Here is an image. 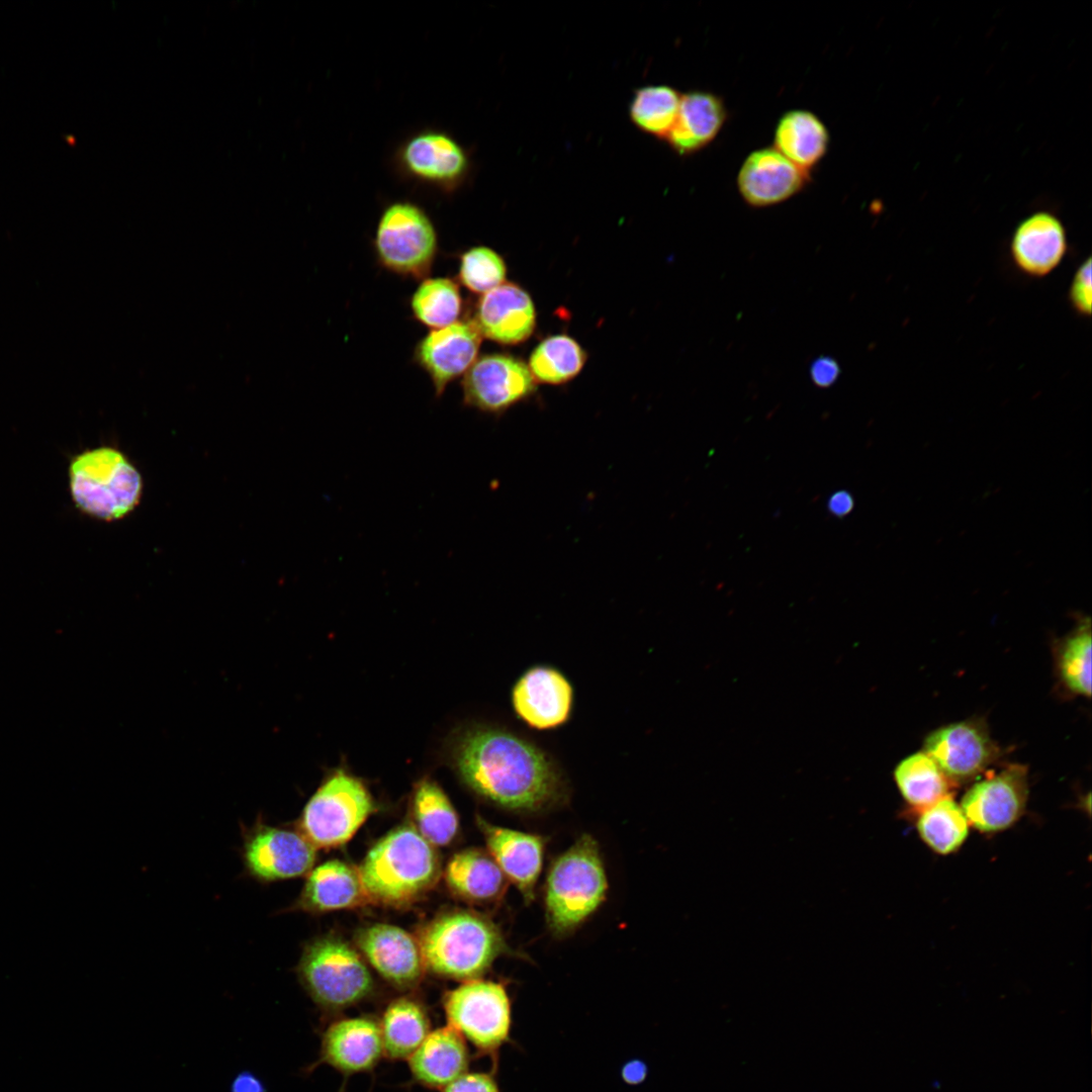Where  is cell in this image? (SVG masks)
<instances>
[{"label": "cell", "mask_w": 1092, "mask_h": 1092, "mask_svg": "<svg viewBox=\"0 0 1092 1092\" xmlns=\"http://www.w3.org/2000/svg\"><path fill=\"white\" fill-rule=\"evenodd\" d=\"M950 782H967L982 772L998 755L987 728L979 721L941 727L927 736L924 751Z\"/></svg>", "instance_id": "16"}, {"label": "cell", "mask_w": 1092, "mask_h": 1092, "mask_svg": "<svg viewBox=\"0 0 1092 1092\" xmlns=\"http://www.w3.org/2000/svg\"><path fill=\"white\" fill-rule=\"evenodd\" d=\"M726 119L727 110L719 96L690 91L680 96L677 116L665 140L676 154L692 155L717 136Z\"/></svg>", "instance_id": "24"}, {"label": "cell", "mask_w": 1092, "mask_h": 1092, "mask_svg": "<svg viewBox=\"0 0 1092 1092\" xmlns=\"http://www.w3.org/2000/svg\"><path fill=\"white\" fill-rule=\"evenodd\" d=\"M392 165L402 179L445 194L464 186L472 170L468 150L448 131L434 127L406 136L395 149Z\"/></svg>", "instance_id": "10"}, {"label": "cell", "mask_w": 1092, "mask_h": 1092, "mask_svg": "<svg viewBox=\"0 0 1092 1092\" xmlns=\"http://www.w3.org/2000/svg\"><path fill=\"white\" fill-rule=\"evenodd\" d=\"M917 829L931 849L948 854L966 840L969 822L961 806L947 796L921 811Z\"/></svg>", "instance_id": "34"}, {"label": "cell", "mask_w": 1092, "mask_h": 1092, "mask_svg": "<svg viewBox=\"0 0 1092 1092\" xmlns=\"http://www.w3.org/2000/svg\"><path fill=\"white\" fill-rule=\"evenodd\" d=\"M384 1058L377 1018L368 1015L331 1019L320 1028L317 1058L303 1068L305 1075L322 1065L343 1076L341 1092L354 1075L372 1073Z\"/></svg>", "instance_id": "12"}, {"label": "cell", "mask_w": 1092, "mask_h": 1092, "mask_svg": "<svg viewBox=\"0 0 1092 1092\" xmlns=\"http://www.w3.org/2000/svg\"><path fill=\"white\" fill-rule=\"evenodd\" d=\"M241 828L244 872L251 879L269 884L311 871L315 847L300 832L268 825L261 815Z\"/></svg>", "instance_id": "11"}, {"label": "cell", "mask_w": 1092, "mask_h": 1092, "mask_svg": "<svg viewBox=\"0 0 1092 1092\" xmlns=\"http://www.w3.org/2000/svg\"><path fill=\"white\" fill-rule=\"evenodd\" d=\"M411 308L416 320L430 329L455 324L463 309L459 286L448 277L426 278L412 295Z\"/></svg>", "instance_id": "31"}, {"label": "cell", "mask_w": 1092, "mask_h": 1092, "mask_svg": "<svg viewBox=\"0 0 1092 1092\" xmlns=\"http://www.w3.org/2000/svg\"><path fill=\"white\" fill-rule=\"evenodd\" d=\"M440 1092H500L492 1073L467 1071Z\"/></svg>", "instance_id": "38"}, {"label": "cell", "mask_w": 1092, "mask_h": 1092, "mask_svg": "<svg viewBox=\"0 0 1092 1092\" xmlns=\"http://www.w3.org/2000/svg\"><path fill=\"white\" fill-rule=\"evenodd\" d=\"M607 888L597 841L581 835L549 872L545 903L550 928L564 933L577 926L601 905Z\"/></svg>", "instance_id": "4"}, {"label": "cell", "mask_w": 1092, "mask_h": 1092, "mask_svg": "<svg viewBox=\"0 0 1092 1092\" xmlns=\"http://www.w3.org/2000/svg\"><path fill=\"white\" fill-rule=\"evenodd\" d=\"M373 810L363 784L338 771L306 803L298 820L299 832L315 848L340 846L352 838Z\"/></svg>", "instance_id": "9"}, {"label": "cell", "mask_w": 1092, "mask_h": 1092, "mask_svg": "<svg viewBox=\"0 0 1092 1092\" xmlns=\"http://www.w3.org/2000/svg\"><path fill=\"white\" fill-rule=\"evenodd\" d=\"M481 337L513 345L527 340L536 326L535 306L530 295L514 283L482 294L471 320Z\"/></svg>", "instance_id": "20"}, {"label": "cell", "mask_w": 1092, "mask_h": 1092, "mask_svg": "<svg viewBox=\"0 0 1092 1092\" xmlns=\"http://www.w3.org/2000/svg\"><path fill=\"white\" fill-rule=\"evenodd\" d=\"M373 246L383 268L420 279L431 272L439 250L438 233L423 207L410 200H395L379 216Z\"/></svg>", "instance_id": "8"}, {"label": "cell", "mask_w": 1092, "mask_h": 1092, "mask_svg": "<svg viewBox=\"0 0 1092 1092\" xmlns=\"http://www.w3.org/2000/svg\"><path fill=\"white\" fill-rule=\"evenodd\" d=\"M506 275L504 259L488 247H472L459 257L458 278L471 292L484 294L502 285Z\"/></svg>", "instance_id": "36"}, {"label": "cell", "mask_w": 1092, "mask_h": 1092, "mask_svg": "<svg viewBox=\"0 0 1092 1092\" xmlns=\"http://www.w3.org/2000/svg\"><path fill=\"white\" fill-rule=\"evenodd\" d=\"M454 759L471 790L509 810L545 809L565 793L556 761L532 741L503 728L466 730L457 741Z\"/></svg>", "instance_id": "1"}, {"label": "cell", "mask_w": 1092, "mask_h": 1092, "mask_svg": "<svg viewBox=\"0 0 1092 1092\" xmlns=\"http://www.w3.org/2000/svg\"><path fill=\"white\" fill-rule=\"evenodd\" d=\"M406 1061L414 1084L441 1091L468 1071L471 1060L468 1043L446 1025L432 1029Z\"/></svg>", "instance_id": "22"}, {"label": "cell", "mask_w": 1092, "mask_h": 1092, "mask_svg": "<svg viewBox=\"0 0 1092 1092\" xmlns=\"http://www.w3.org/2000/svg\"><path fill=\"white\" fill-rule=\"evenodd\" d=\"M586 355L571 337L555 335L544 339L532 352L529 370L534 380L561 384L575 377L585 363Z\"/></svg>", "instance_id": "32"}, {"label": "cell", "mask_w": 1092, "mask_h": 1092, "mask_svg": "<svg viewBox=\"0 0 1092 1092\" xmlns=\"http://www.w3.org/2000/svg\"><path fill=\"white\" fill-rule=\"evenodd\" d=\"M1068 249L1061 220L1046 211L1024 218L1015 229L1010 252L1015 265L1026 275L1043 277L1054 271Z\"/></svg>", "instance_id": "23"}, {"label": "cell", "mask_w": 1092, "mask_h": 1092, "mask_svg": "<svg viewBox=\"0 0 1092 1092\" xmlns=\"http://www.w3.org/2000/svg\"><path fill=\"white\" fill-rule=\"evenodd\" d=\"M1091 258L1089 257L1077 269L1068 293L1071 305L1082 315L1091 314Z\"/></svg>", "instance_id": "37"}, {"label": "cell", "mask_w": 1092, "mask_h": 1092, "mask_svg": "<svg viewBox=\"0 0 1092 1092\" xmlns=\"http://www.w3.org/2000/svg\"><path fill=\"white\" fill-rule=\"evenodd\" d=\"M481 338L472 321H459L433 330L418 342L414 360L430 376L437 397L476 361Z\"/></svg>", "instance_id": "17"}, {"label": "cell", "mask_w": 1092, "mask_h": 1092, "mask_svg": "<svg viewBox=\"0 0 1092 1092\" xmlns=\"http://www.w3.org/2000/svg\"><path fill=\"white\" fill-rule=\"evenodd\" d=\"M442 1004L447 1025L480 1056L496 1062L512 1031V1007L505 987L492 981H466L447 991Z\"/></svg>", "instance_id": "7"}, {"label": "cell", "mask_w": 1092, "mask_h": 1092, "mask_svg": "<svg viewBox=\"0 0 1092 1092\" xmlns=\"http://www.w3.org/2000/svg\"><path fill=\"white\" fill-rule=\"evenodd\" d=\"M297 974L313 1003L329 1015L361 1003L374 990L372 976L360 956L335 937L308 943Z\"/></svg>", "instance_id": "6"}, {"label": "cell", "mask_w": 1092, "mask_h": 1092, "mask_svg": "<svg viewBox=\"0 0 1092 1092\" xmlns=\"http://www.w3.org/2000/svg\"><path fill=\"white\" fill-rule=\"evenodd\" d=\"M854 507V499L850 492L838 490L830 495L827 503L828 511L837 518L847 516Z\"/></svg>", "instance_id": "41"}, {"label": "cell", "mask_w": 1092, "mask_h": 1092, "mask_svg": "<svg viewBox=\"0 0 1092 1092\" xmlns=\"http://www.w3.org/2000/svg\"><path fill=\"white\" fill-rule=\"evenodd\" d=\"M809 372L812 382L817 387L828 388L839 378L841 369L833 357L821 355L812 361Z\"/></svg>", "instance_id": "39"}, {"label": "cell", "mask_w": 1092, "mask_h": 1092, "mask_svg": "<svg viewBox=\"0 0 1092 1092\" xmlns=\"http://www.w3.org/2000/svg\"><path fill=\"white\" fill-rule=\"evenodd\" d=\"M377 1022L384 1058L393 1062L406 1061L433 1029L425 1005L407 996L388 1002Z\"/></svg>", "instance_id": "26"}, {"label": "cell", "mask_w": 1092, "mask_h": 1092, "mask_svg": "<svg viewBox=\"0 0 1092 1092\" xmlns=\"http://www.w3.org/2000/svg\"><path fill=\"white\" fill-rule=\"evenodd\" d=\"M1060 678L1072 693L1091 695V624L1089 618L1063 641L1058 653Z\"/></svg>", "instance_id": "35"}, {"label": "cell", "mask_w": 1092, "mask_h": 1092, "mask_svg": "<svg viewBox=\"0 0 1092 1092\" xmlns=\"http://www.w3.org/2000/svg\"><path fill=\"white\" fill-rule=\"evenodd\" d=\"M231 1092H267L263 1081L251 1071L237 1074L230 1087Z\"/></svg>", "instance_id": "40"}, {"label": "cell", "mask_w": 1092, "mask_h": 1092, "mask_svg": "<svg viewBox=\"0 0 1092 1092\" xmlns=\"http://www.w3.org/2000/svg\"><path fill=\"white\" fill-rule=\"evenodd\" d=\"M445 878L456 895L476 903L492 902L506 889L504 873L491 855L479 849H466L452 856Z\"/></svg>", "instance_id": "28"}, {"label": "cell", "mask_w": 1092, "mask_h": 1092, "mask_svg": "<svg viewBox=\"0 0 1092 1092\" xmlns=\"http://www.w3.org/2000/svg\"><path fill=\"white\" fill-rule=\"evenodd\" d=\"M69 484L76 507L103 520L125 517L139 504L143 481L139 470L118 450L99 447L71 461Z\"/></svg>", "instance_id": "5"}, {"label": "cell", "mask_w": 1092, "mask_h": 1092, "mask_svg": "<svg viewBox=\"0 0 1092 1092\" xmlns=\"http://www.w3.org/2000/svg\"><path fill=\"white\" fill-rule=\"evenodd\" d=\"M809 178V172L793 164L775 148H762L744 160L737 175V187L747 204L765 207L799 193Z\"/></svg>", "instance_id": "19"}, {"label": "cell", "mask_w": 1092, "mask_h": 1092, "mask_svg": "<svg viewBox=\"0 0 1092 1092\" xmlns=\"http://www.w3.org/2000/svg\"><path fill=\"white\" fill-rule=\"evenodd\" d=\"M463 403L500 415L535 391V380L521 360L504 354L477 358L463 375Z\"/></svg>", "instance_id": "13"}, {"label": "cell", "mask_w": 1092, "mask_h": 1092, "mask_svg": "<svg viewBox=\"0 0 1092 1092\" xmlns=\"http://www.w3.org/2000/svg\"><path fill=\"white\" fill-rule=\"evenodd\" d=\"M367 901L359 872L334 859L310 871L295 907L324 912L357 907Z\"/></svg>", "instance_id": "25"}, {"label": "cell", "mask_w": 1092, "mask_h": 1092, "mask_svg": "<svg viewBox=\"0 0 1092 1092\" xmlns=\"http://www.w3.org/2000/svg\"><path fill=\"white\" fill-rule=\"evenodd\" d=\"M1027 795L1026 768L1011 764L976 783L964 796L961 808L968 822L977 830L999 832L1020 818Z\"/></svg>", "instance_id": "14"}, {"label": "cell", "mask_w": 1092, "mask_h": 1092, "mask_svg": "<svg viewBox=\"0 0 1092 1092\" xmlns=\"http://www.w3.org/2000/svg\"><path fill=\"white\" fill-rule=\"evenodd\" d=\"M680 96L677 90L667 85L640 87L630 102V119L641 131L665 139L677 116Z\"/></svg>", "instance_id": "33"}, {"label": "cell", "mask_w": 1092, "mask_h": 1092, "mask_svg": "<svg viewBox=\"0 0 1092 1092\" xmlns=\"http://www.w3.org/2000/svg\"><path fill=\"white\" fill-rule=\"evenodd\" d=\"M358 872L368 900L399 906L434 887L440 860L417 828L401 825L371 847Z\"/></svg>", "instance_id": "2"}, {"label": "cell", "mask_w": 1092, "mask_h": 1092, "mask_svg": "<svg viewBox=\"0 0 1092 1092\" xmlns=\"http://www.w3.org/2000/svg\"><path fill=\"white\" fill-rule=\"evenodd\" d=\"M356 942L373 969L394 987L406 990L420 983L426 967L419 942L405 930L376 923L360 930Z\"/></svg>", "instance_id": "18"}, {"label": "cell", "mask_w": 1092, "mask_h": 1092, "mask_svg": "<svg viewBox=\"0 0 1092 1092\" xmlns=\"http://www.w3.org/2000/svg\"><path fill=\"white\" fill-rule=\"evenodd\" d=\"M774 142L778 152L809 172L826 154L829 134L817 115L808 110L794 109L780 118Z\"/></svg>", "instance_id": "27"}, {"label": "cell", "mask_w": 1092, "mask_h": 1092, "mask_svg": "<svg viewBox=\"0 0 1092 1092\" xmlns=\"http://www.w3.org/2000/svg\"><path fill=\"white\" fill-rule=\"evenodd\" d=\"M418 942L426 968L464 982L480 977L505 948L494 924L468 911L438 916L422 930Z\"/></svg>", "instance_id": "3"}, {"label": "cell", "mask_w": 1092, "mask_h": 1092, "mask_svg": "<svg viewBox=\"0 0 1092 1092\" xmlns=\"http://www.w3.org/2000/svg\"><path fill=\"white\" fill-rule=\"evenodd\" d=\"M413 813L418 831L433 845H447L458 831V816L442 789L430 780L415 790Z\"/></svg>", "instance_id": "30"}, {"label": "cell", "mask_w": 1092, "mask_h": 1092, "mask_svg": "<svg viewBox=\"0 0 1092 1092\" xmlns=\"http://www.w3.org/2000/svg\"><path fill=\"white\" fill-rule=\"evenodd\" d=\"M477 822L490 855L505 877L516 885L526 902L531 901L543 862L542 837L498 827L480 817Z\"/></svg>", "instance_id": "21"}, {"label": "cell", "mask_w": 1092, "mask_h": 1092, "mask_svg": "<svg viewBox=\"0 0 1092 1092\" xmlns=\"http://www.w3.org/2000/svg\"><path fill=\"white\" fill-rule=\"evenodd\" d=\"M574 693L569 679L550 665L527 669L512 690V705L519 719L537 730L565 724L573 709Z\"/></svg>", "instance_id": "15"}, {"label": "cell", "mask_w": 1092, "mask_h": 1092, "mask_svg": "<svg viewBox=\"0 0 1092 1092\" xmlns=\"http://www.w3.org/2000/svg\"><path fill=\"white\" fill-rule=\"evenodd\" d=\"M894 778L903 798L921 811L948 796L950 781L925 752L903 759Z\"/></svg>", "instance_id": "29"}]
</instances>
